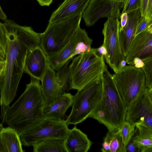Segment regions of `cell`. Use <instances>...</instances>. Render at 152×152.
I'll list each match as a JSON object with an SVG mask.
<instances>
[{"mask_svg":"<svg viewBox=\"0 0 152 152\" xmlns=\"http://www.w3.org/2000/svg\"><path fill=\"white\" fill-rule=\"evenodd\" d=\"M102 152H126L120 131L113 132L108 131L102 144Z\"/></svg>","mask_w":152,"mask_h":152,"instance_id":"cell-22","label":"cell"},{"mask_svg":"<svg viewBox=\"0 0 152 152\" xmlns=\"http://www.w3.org/2000/svg\"><path fill=\"white\" fill-rule=\"evenodd\" d=\"M128 14L126 12L121 13L120 16V29L123 28L126 24L128 20Z\"/></svg>","mask_w":152,"mask_h":152,"instance_id":"cell-33","label":"cell"},{"mask_svg":"<svg viewBox=\"0 0 152 152\" xmlns=\"http://www.w3.org/2000/svg\"><path fill=\"white\" fill-rule=\"evenodd\" d=\"M136 57L143 61L152 57V28L138 34L132 40L125 57L126 63L132 65Z\"/></svg>","mask_w":152,"mask_h":152,"instance_id":"cell-13","label":"cell"},{"mask_svg":"<svg viewBox=\"0 0 152 152\" xmlns=\"http://www.w3.org/2000/svg\"><path fill=\"white\" fill-rule=\"evenodd\" d=\"M47 56L40 46L34 48L28 53L24 72L31 78L41 81L48 65Z\"/></svg>","mask_w":152,"mask_h":152,"instance_id":"cell-14","label":"cell"},{"mask_svg":"<svg viewBox=\"0 0 152 152\" xmlns=\"http://www.w3.org/2000/svg\"><path fill=\"white\" fill-rule=\"evenodd\" d=\"M97 52L104 56L106 62L108 61L107 52L104 45L102 44L99 48H96Z\"/></svg>","mask_w":152,"mask_h":152,"instance_id":"cell-32","label":"cell"},{"mask_svg":"<svg viewBox=\"0 0 152 152\" xmlns=\"http://www.w3.org/2000/svg\"><path fill=\"white\" fill-rule=\"evenodd\" d=\"M144 17L147 19L152 20V0H148Z\"/></svg>","mask_w":152,"mask_h":152,"instance_id":"cell-31","label":"cell"},{"mask_svg":"<svg viewBox=\"0 0 152 152\" xmlns=\"http://www.w3.org/2000/svg\"><path fill=\"white\" fill-rule=\"evenodd\" d=\"M102 93L101 99L89 116L116 132L126 121L127 109L114 83L113 75L107 66L102 74Z\"/></svg>","mask_w":152,"mask_h":152,"instance_id":"cell-3","label":"cell"},{"mask_svg":"<svg viewBox=\"0 0 152 152\" xmlns=\"http://www.w3.org/2000/svg\"><path fill=\"white\" fill-rule=\"evenodd\" d=\"M65 139L53 138L42 140L32 146L33 151L67 152L65 145Z\"/></svg>","mask_w":152,"mask_h":152,"instance_id":"cell-23","label":"cell"},{"mask_svg":"<svg viewBox=\"0 0 152 152\" xmlns=\"http://www.w3.org/2000/svg\"><path fill=\"white\" fill-rule=\"evenodd\" d=\"M82 14L48 23L40 36V46L46 56L58 52L69 42L80 27Z\"/></svg>","mask_w":152,"mask_h":152,"instance_id":"cell-4","label":"cell"},{"mask_svg":"<svg viewBox=\"0 0 152 152\" xmlns=\"http://www.w3.org/2000/svg\"><path fill=\"white\" fill-rule=\"evenodd\" d=\"M0 152H7L0 138Z\"/></svg>","mask_w":152,"mask_h":152,"instance_id":"cell-40","label":"cell"},{"mask_svg":"<svg viewBox=\"0 0 152 152\" xmlns=\"http://www.w3.org/2000/svg\"><path fill=\"white\" fill-rule=\"evenodd\" d=\"M126 152H141V151L132 138L125 146Z\"/></svg>","mask_w":152,"mask_h":152,"instance_id":"cell-30","label":"cell"},{"mask_svg":"<svg viewBox=\"0 0 152 152\" xmlns=\"http://www.w3.org/2000/svg\"><path fill=\"white\" fill-rule=\"evenodd\" d=\"M126 64L127 63L125 59L122 61L120 64L118 71L120 70L125 66H126Z\"/></svg>","mask_w":152,"mask_h":152,"instance_id":"cell-39","label":"cell"},{"mask_svg":"<svg viewBox=\"0 0 152 152\" xmlns=\"http://www.w3.org/2000/svg\"><path fill=\"white\" fill-rule=\"evenodd\" d=\"M113 0L117 1L118 2H122L123 1V0Z\"/></svg>","mask_w":152,"mask_h":152,"instance_id":"cell-42","label":"cell"},{"mask_svg":"<svg viewBox=\"0 0 152 152\" xmlns=\"http://www.w3.org/2000/svg\"><path fill=\"white\" fill-rule=\"evenodd\" d=\"M46 104L39 80L31 78L24 92L12 106H1L0 118L20 135L46 118L44 114Z\"/></svg>","mask_w":152,"mask_h":152,"instance_id":"cell-2","label":"cell"},{"mask_svg":"<svg viewBox=\"0 0 152 152\" xmlns=\"http://www.w3.org/2000/svg\"><path fill=\"white\" fill-rule=\"evenodd\" d=\"M144 65L143 61L139 58H134L133 61L132 65L134 66L137 68H141Z\"/></svg>","mask_w":152,"mask_h":152,"instance_id":"cell-34","label":"cell"},{"mask_svg":"<svg viewBox=\"0 0 152 152\" xmlns=\"http://www.w3.org/2000/svg\"><path fill=\"white\" fill-rule=\"evenodd\" d=\"M151 28H152V20L147 19L144 17H142L137 25L135 36Z\"/></svg>","mask_w":152,"mask_h":152,"instance_id":"cell-29","label":"cell"},{"mask_svg":"<svg viewBox=\"0 0 152 152\" xmlns=\"http://www.w3.org/2000/svg\"><path fill=\"white\" fill-rule=\"evenodd\" d=\"M93 40L88 36L86 30L80 27L66 44L60 51L47 56V62L55 71L61 69L73 57L89 51Z\"/></svg>","mask_w":152,"mask_h":152,"instance_id":"cell-9","label":"cell"},{"mask_svg":"<svg viewBox=\"0 0 152 152\" xmlns=\"http://www.w3.org/2000/svg\"><path fill=\"white\" fill-rule=\"evenodd\" d=\"M91 0H64L51 15L49 23L83 13Z\"/></svg>","mask_w":152,"mask_h":152,"instance_id":"cell-17","label":"cell"},{"mask_svg":"<svg viewBox=\"0 0 152 152\" xmlns=\"http://www.w3.org/2000/svg\"><path fill=\"white\" fill-rule=\"evenodd\" d=\"M5 64V61H0V77L3 71Z\"/></svg>","mask_w":152,"mask_h":152,"instance_id":"cell-38","label":"cell"},{"mask_svg":"<svg viewBox=\"0 0 152 152\" xmlns=\"http://www.w3.org/2000/svg\"><path fill=\"white\" fill-rule=\"evenodd\" d=\"M72 77V89L79 90L100 76L106 68L104 56L96 48L77 56Z\"/></svg>","mask_w":152,"mask_h":152,"instance_id":"cell-6","label":"cell"},{"mask_svg":"<svg viewBox=\"0 0 152 152\" xmlns=\"http://www.w3.org/2000/svg\"><path fill=\"white\" fill-rule=\"evenodd\" d=\"M39 4L41 6H49L53 0H37Z\"/></svg>","mask_w":152,"mask_h":152,"instance_id":"cell-36","label":"cell"},{"mask_svg":"<svg viewBox=\"0 0 152 152\" xmlns=\"http://www.w3.org/2000/svg\"><path fill=\"white\" fill-rule=\"evenodd\" d=\"M7 39L3 23L0 21V61H4L5 57Z\"/></svg>","mask_w":152,"mask_h":152,"instance_id":"cell-27","label":"cell"},{"mask_svg":"<svg viewBox=\"0 0 152 152\" xmlns=\"http://www.w3.org/2000/svg\"><path fill=\"white\" fill-rule=\"evenodd\" d=\"M148 1V0H141L140 10L142 17H144L145 16Z\"/></svg>","mask_w":152,"mask_h":152,"instance_id":"cell-35","label":"cell"},{"mask_svg":"<svg viewBox=\"0 0 152 152\" xmlns=\"http://www.w3.org/2000/svg\"><path fill=\"white\" fill-rule=\"evenodd\" d=\"M126 121L152 128V88L145 87L127 110Z\"/></svg>","mask_w":152,"mask_h":152,"instance_id":"cell-11","label":"cell"},{"mask_svg":"<svg viewBox=\"0 0 152 152\" xmlns=\"http://www.w3.org/2000/svg\"><path fill=\"white\" fill-rule=\"evenodd\" d=\"M143 61L144 65L142 69L145 75V86L152 88V57Z\"/></svg>","mask_w":152,"mask_h":152,"instance_id":"cell-26","label":"cell"},{"mask_svg":"<svg viewBox=\"0 0 152 152\" xmlns=\"http://www.w3.org/2000/svg\"><path fill=\"white\" fill-rule=\"evenodd\" d=\"M127 14V23L123 28H120L119 32L121 48L125 57L127 55L131 44L135 37L138 24L142 18L140 9Z\"/></svg>","mask_w":152,"mask_h":152,"instance_id":"cell-15","label":"cell"},{"mask_svg":"<svg viewBox=\"0 0 152 152\" xmlns=\"http://www.w3.org/2000/svg\"><path fill=\"white\" fill-rule=\"evenodd\" d=\"M121 3L113 0H91L82 15L86 26H91L102 18H118Z\"/></svg>","mask_w":152,"mask_h":152,"instance_id":"cell-12","label":"cell"},{"mask_svg":"<svg viewBox=\"0 0 152 152\" xmlns=\"http://www.w3.org/2000/svg\"><path fill=\"white\" fill-rule=\"evenodd\" d=\"M120 27L118 18H108L104 25L102 34L104 36L103 44L107 52V63L114 73L118 71L121 62L125 59L120 47L119 32Z\"/></svg>","mask_w":152,"mask_h":152,"instance_id":"cell-10","label":"cell"},{"mask_svg":"<svg viewBox=\"0 0 152 152\" xmlns=\"http://www.w3.org/2000/svg\"><path fill=\"white\" fill-rule=\"evenodd\" d=\"M135 128V125L125 121L120 130L122 141L125 146L135 134L136 130Z\"/></svg>","mask_w":152,"mask_h":152,"instance_id":"cell-25","label":"cell"},{"mask_svg":"<svg viewBox=\"0 0 152 152\" xmlns=\"http://www.w3.org/2000/svg\"><path fill=\"white\" fill-rule=\"evenodd\" d=\"M3 127V126L2 124L0 123V131Z\"/></svg>","mask_w":152,"mask_h":152,"instance_id":"cell-41","label":"cell"},{"mask_svg":"<svg viewBox=\"0 0 152 152\" xmlns=\"http://www.w3.org/2000/svg\"><path fill=\"white\" fill-rule=\"evenodd\" d=\"M113 75L119 95L127 110L146 87L145 75L141 68L127 66Z\"/></svg>","mask_w":152,"mask_h":152,"instance_id":"cell-7","label":"cell"},{"mask_svg":"<svg viewBox=\"0 0 152 152\" xmlns=\"http://www.w3.org/2000/svg\"><path fill=\"white\" fill-rule=\"evenodd\" d=\"M41 81V88L46 104L52 103L65 93L58 82L55 71L48 64Z\"/></svg>","mask_w":152,"mask_h":152,"instance_id":"cell-16","label":"cell"},{"mask_svg":"<svg viewBox=\"0 0 152 152\" xmlns=\"http://www.w3.org/2000/svg\"><path fill=\"white\" fill-rule=\"evenodd\" d=\"M3 23L7 39L3 71L0 77V106L13 101L24 72L28 53L40 46V33L30 26H20L7 19Z\"/></svg>","mask_w":152,"mask_h":152,"instance_id":"cell-1","label":"cell"},{"mask_svg":"<svg viewBox=\"0 0 152 152\" xmlns=\"http://www.w3.org/2000/svg\"><path fill=\"white\" fill-rule=\"evenodd\" d=\"M77 56L69 60L56 73L58 82L65 93L72 89V77Z\"/></svg>","mask_w":152,"mask_h":152,"instance_id":"cell-21","label":"cell"},{"mask_svg":"<svg viewBox=\"0 0 152 152\" xmlns=\"http://www.w3.org/2000/svg\"><path fill=\"white\" fill-rule=\"evenodd\" d=\"M141 4V0H123L121 3V13H128L140 9Z\"/></svg>","mask_w":152,"mask_h":152,"instance_id":"cell-28","label":"cell"},{"mask_svg":"<svg viewBox=\"0 0 152 152\" xmlns=\"http://www.w3.org/2000/svg\"><path fill=\"white\" fill-rule=\"evenodd\" d=\"M102 93V75L78 90L74 96L71 112L66 120L67 124L76 125L89 118L100 101Z\"/></svg>","mask_w":152,"mask_h":152,"instance_id":"cell-5","label":"cell"},{"mask_svg":"<svg viewBox=\"0 0 152 152\" xmlns=\"http://www.w3.org/2000/svg\"><path fill=\"white\" fill-rule=\"evenodd\" d=\"M74 96L70 93L63 94L50 104H46L44 114L46 118L56 120L64 119L68 109L72 106Z\"/></svg>","mask_w":152,"mask_h":152,"instance_id":"cell-18","label":"cell"},{"mask_svg":"<svg viewBox=\"0 0 152 152\" xmlns=\"http://www.w3.org/2000/svg\"><path fill=\"white\" fill-rule=\"evenodd\" d=\"M0 138L7 152H23L20 135L13 128L8 126L1 129Z\"/></svg>","mask_w":152,"mask_h":152,"instance_id":"cell-20","label":"cell"},{"mask_svg":"<svg viewBox=\"0 0 152 152\" xmlns=\"http://www.w3.org/2000/svg\"><path fill=\"white\" fill-rule=\"evenodd\" d=\"M139 134L132 137L133 141L140 149L141 152H152V129L144 126L137 128Z\"/></svg>","mask_w":152,"mask_h":152,"instance_id":"cell-24","label":"cell"},{"mask_svg":"<svg viewBox=\"0 0 152 152\" xmlns=\"http://www.w3.org/2000/svg\"><path fill=\"white\" fill-rule=\"evenodd\" d=\"M66 120L45 118L39 124L23 132L20 135L22 145L32 146L50 138L65 139L69 130Z\"/></svg>","mask_w":152,"mask_h":152,"instance_id":"cell-8","label":"cell"},{"mask_svg":"<svg viewBox=\"0 0 152 152\" xmlns=\"http://www.w3.org/2000/svg\"><path fill=\"white\" fill-rule=\"evenodd\" d=\"M7 19V16L2 10L0 5V19L4 20Z\"/></svg>","mask_w":152,"mask_h":152,"instance_id":"cell-37","label":"cell"},{"mask_svg":"<svg viewBox=\"0 0 152 152\" xmlns=\"http://www.w3.org/2000/svg\"><path fill=\"white\" fill-rule=\"evenodd\" d=\"M92 144L87 135L76 126L69 129L65 140L67 152H87Z\"/></svg>","mask_w":152,"mask_h":152,"instance_id":"cell-19","label":"cell"}]
</instances>
